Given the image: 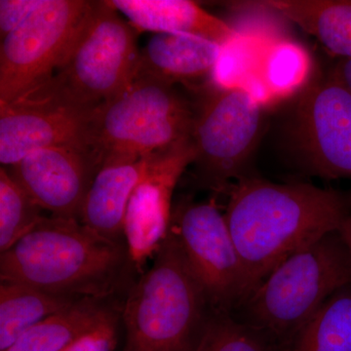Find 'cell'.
<instances>
[{"label":"cell","mask_w":351,"mask_h":351,"mask_svg":"<svg viewBox=\"0 0 351 351\" xmlns=\"http://www.w3.org/2000/svg\"><path fill=\"white\" fill-rule=\"evenodd\" d=\"M267 39L239 34L221 46L212 84L219 88H241L253 73H258Z\"/></svg>","instance_id":"cell-24"},{"label":"cell","mask_w":351,"mask_h":351,"mask_svg":"<svg viewBox=\"0 0 351 351\" xmlns=\"http://www.w3.org/2000/svg\"><path fill=\"white\" fill-rule=\"evenodd\" d=\"M294 135L307 169L325 179H351V93L331 73L302 93Z\"/></svg>","instance_id":"cell-11"},{"label":"cell","mask_w":351,"mask_h":351,"mask_svg":"<svg viewBox=\"0 0 351 351\" xmlns=\"http://www.w3.org/2000/svg\"><path fill=\"white\" fill-rule=\"evenodd\" d=\"M195 351H286L274 337L232 313L212 309Z\"/></svg>","instance_id":"cell-21"},{"label":"cell","mask_w":351,"mask_h":351,"mask_svg":"<svg viewBox=\"0 0 351 351\" xmlns=\"http://www.w3.org/2000/svg\"><path fill=\"white\" fill-rule=\"evenodd\" d=\"M228 191L226 223L255 289L286 258L338 232L351 210L338 191L304 182L244 176Z\"/></svg>","instance_id":"cell-1"},{"label":"cell","mask_w":351,"mask_h":351,"mask_svg":"<svg viewBox=\"0 0 351 351\" xmlns=\"http://www.w3.org/2000/svg\"><path fill=\"white\" fill-rule=\"evenodd\" d=\"M124 301L94 298L78 300L32 327L6 351H63L113 313L122 311Z\"/></svg>","instance_id":"cell-17"},{"label":"cell","mask_w":351,"mask_h":351,"mask_svg":"<svg viewBox=\"0 0 351 351\" xmlns=\"http://www.w3.org/2000/svg\"><path fill=\"white\" fill-rule=\"evenodd\" d=\"M138 274L125 241L104 237L80 219L45 217L0 256L1 281L84 299L126 297Z\"/></svg>","instance_id":"cell-2"},{"label":"cell","mask_w":351,"mask_h":351,"mask_svg":"<svg viewBox=\"0 0 351 351\" xmlns=\"http://www.w3.org/2000/svg\"><path fill=\"white\" fill-rule=\"evenodd\" d=\"M43 210L15 181L6 167L0 169V252L25 237L43 218Z\"/></svg>","instance_id":"cell-23"},{"label":"cell","mask_w":351,"mask_h":351,"mask_svg":"<svg viewBox=\"0 0 351 351\" xmlns=\"http://www.w3.org/2000/svg\"><path fill=\"white\" fill-rule=\"evenodd\" d=\"M339 237H341L343 241L345 242L346 248H348V252H350V255L351 257V210L350 214L348 215V217L343 221V223H341V228L338 230Z\"/></svg>","instance_id":"cell-28"},{"label":"cell","mask_w":351,"mask_h":351,"mask_svg":"<svg viewBox=\"0 0 351 351\" xmlns=\"http://www.w3.org/2000/svg\"><path fill=\"white\" fill-rule=\"evenodd\" d=\"M138 32L184 34L223 46L237 38L232 25L191 0H110Z\"/></svg>","instance_id":"cell-15"},{"label":"cell","mask_w":351,"mask_h":351,"mask_svg":"<svg viewBox=\"0 0 351 351\" xmlns=\"http://www.w3.org/2000/svg\"><path fill=\"white\" fill-rule=\"evenodd\" d=\"M95 1L43 0L25 22L1 39L0 105L49 82L82 36Z\"/></svg>","instance_id":"cell-7"},{"label":"cell","mask_w":351,"mask_h":351,"mask_svg":"<svg viewBox=\"0 0 351 351\" xmlns=\"http://www.w3.org/2000/svg\"><path fill=\"white\" fill-rule=\"evenodd\" d=\"M94 110L69 105L40 90L0 105L1 165L11 167L27 154L47 147H76L91 152Z\"/></svg>","instance_id":"cell-12"},{"label":"cell","mask_w":351,"mask_h":351,"mask_svg":"<svg viewBox=\"0 0 351 351\" xmlns=\"http://www.w3.org/2000/svg\"><path fill=\"white\" fill-rule=\"evenodd\" d=\"M145 164V156L131 162L101 166L85 196L80 221L108 239L125 241L126 208Z\"/></svg>","instance_id":"cell-16"},{"label":"cell","mask_w":351,"mask_h":351,"mask_svg":"<svg viewBox=\"0 0 351 351\" xmlns=\"http://www.w3.org/2000/svg\"><path fill=\"white\" fill-rule=\"evenodd\" d=\"M317 38L334 56L351 59V0L258 2Z\"/></svg>","instance_id":"cell-18"},{"label":"cell","mask_w":351,"mask_h":351,"mask_svg":"<svg viewBox=\"0 0 351 351\" xmlns=\"http://www.w3.org/2000/svg\"><path fill=\"white\" fill-rule=\"evenodd\" d=\"M195 103L193 162L200 186L228 191L232 180L241 179L262 130V106L243 88L211 84Z\"/></svg>","instance_id":"cell-8"},{"label":"cell","mask_w":351,"mask_h":351,"mask_svg":"<svg viewBox=\"0 0 351 351\" xmlns=\"http://www.w3.org/2000/svg\"><path fill=\"white\" fill-rule=\"evenodd\" d=\"M7 169L43 211L80 221L98 164L87 149L54 147L32 152Z\"/></svg>","instance_id":"cell-13"},{"label":"cell","mask_w":351,"mask_h":351,"mask_svg":"<svg viewBox=\"0 0 351 351\" xmlns=\"http://www.w3.org/2000/svg\"><path fill=\"white\" fill-rule=\"evenodd\" d=\"M212 308L232 313L255 290L225 214L212 203L182 198L173 206L169 230Z\"/></svg>","instance_id":"cell-9"},{"label":"cell","mask_w":351,"mask_h":351,"mask_svg":"<svg viewBox=\"0 0 351 351\" xmlns=\"http://www.w3.org/2000/svg\"><path fill=\"white\" fill-rule=\"evenodd\" d=\"M195 156L191 137L145 156V169L127 205L123 226L124 239L138 274L168 237L176 186Z\"/></svg>","instance_id":"cell-10"},{"label":"cell","mask_w":351,"mask_h":351,"mask_svg":"<svg viewBox=\"0 0 351 351\" xmlns=\"http://www.w3.org/2000/svg\"><path fill=\"white\" fill-rule=\"evenodd\" d=\"M221 46L184 34H154L138 53L135 78L200 88L197 82L212 80Z\"/></svg>","instance_id":"cell-14"},{"label":"cell","mask_w":351,"mask_h":351,"mask_svg":"<svg viewBox=\"0 0 351 351\" xmlns=\"http://www.w3.org/2000/svg\"><path fill=\"white\" fill-rule=\"evenodd\" d=\"M331 73L351 93V59H341L332 68Z\"/></svg>","instance_id":"cell-27"},{"label":"cell","mask_w":351,"mask_h":351,"mask_svg":"<svg viewBox=\"0 0 351 351\" xmlns=\"http://www.w3.org/2000/svg\"><path fill=\"white\" fill-rule=\"evenodd\" d=\"M43 0H0V38L3 39L25 22Z\"/></svg>","instance_id":"cell-26"},{"label":"cell","mask_w":351,"mask_h":351,"mask_svg":"<svg viewBox=\"0 0 351 351\" xmlns=\"http://www.w3.org/2000/svg\"><path fill=\"white\" fill-rule=\"evenodd\" d=\"M288 351H351V290L343 289L325 302Z\"/></svg>","instance_id":"cell-20"},{"label":"cell","mask_w":351,"mask_h":351,"mask_svg":"<svg viewBox=\"0 0 351 351\" xmlns=\"http://www.w3.org/2000/svg\"><path fill=\"white\" fill-rule=\"evenodd\" d=\"M212 309L177 240L168 233L151 269L126 295L123 351H195Z\"/></svg>","instance_id":"cell-3"},{"label":"cell","mask_w":351,"mask_h":351,"mask_svg":"<svg viewBox=\"0 0 351 351\" xmlns=\"http://www.w3.org/2000/svg\"><path fill=\"white\" fill-rule=\"evenodd\" d=\"M122 311L110 315L98 327L76 339L63 351H113L119 341Z\"/></svg>","instance_id":"cell-25"},{"label":"cell","mask_w":351,"mask_h":351,"mask_svg":"<svg viewBox=\"0 0 351 351\" xmlns=\"http://www.w3.org/2000/svg\"><path fill=\"white\" fill-rule=\"evenodd\" d=\"M138 34L110 1H95L66 63L38 89L69 105L94 110L119 96L135 80Z\"/></svg>","instance_id":"cell-6"},{"label":"cell","mask_w":351,"mask_h":351,"mask_svg":"<svg viewBox=\"0 0 351 351\" xmlns=\"http://www.w3.org/2000/svg\"><path fill=\"white\" fill-rule=\"evenodd\" d=\"M351 284V257L339 232L286 258L239 308L288 351L302 328L332 295Z\"/></svg>","instance_id":"cell-4"},{"label":"cell","mask_w":351,"mask_h":351,"mask_svg":"<svg viewBox=\"0 0 351 351\" xmlns=\"http://www.w3.org/2000/svg\"><path fill=\"white\" fill-rule=\"evenodd\" d=\"M78 300L24 283L1 281L0 351H6L32 327Z\"/></svg>","instance_id":"cell-19"},{"label":"cell","mask_w":351,"mask_h":351,"mask_svg":"<svg viewBox=\"0 0 351 351\" xmlns=\"http://www.w3.org/2000/svg\"><path fill=\"white\" fill-rule=\"evenodd\" d=\"M195 103L175 85L135 78L112 100L95 108L90 149L98 170L131 162L191 138Z\"/></svg>","instance_id":"cell-5"},{"label":"cell","mask_w":351,"mask_h":351,"mask_svg":"<svg viewBox=\"0 0 351 351\" xmlns=\"http://www.w3.org/2000/svg\"><path fill=\"white\" fill-rule=\"evenodd\" d=\"M311 59L301 45L286 38L269 41L263 52L258 75L274 97L285 98L306 82Z\"/></svg>","instance_id":"cell-22"}]
</instances>
